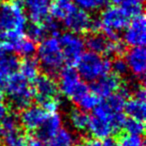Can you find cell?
Instances as JSON below:
<instances>
[{
	"instance_id": "cell-1",
	"label": "cell",
	"mask_w": 146,
	"mask_h": 146,
	"mask_svg": "<svg viewBox=\"0 0 146 146\" xmlns=\"http://www.w3.org/2000/svg\"><path fill=\"white\" fill-rule=\"evenodd\" d=\"M9 98V106L15 111H22L31 105L34 98V91L32 86L20 73H13L5 79L2 86Z\"/></svg>"
},
{
	"instance_id": "cell-2",
	"label": "cell",
	"mask_w": 146,
	"mask_h": 146,
	"mask_svg": "<svg viewBox=\"0 0 146 146\" xmlns=\"http://www.w3.org/2000/svg\"><path fill=\"white\" fill-rule=\"evenodd\" d=\"M38 63L42 66L46 74L53 77L58 75L64 62L60 43L56 37L45 38L37 47Z\"/></svg>"
},
{
	"instance_id": "cell-3",
	"label": "cell",
	"mask_w": 146,
	"mask_h": 146,
	"mask_svg": "<svg viewBox=\"0 0 146 146\" xmlns=\"http://www.w3.org/2000/svg\"><path fill=\"white\" fill-rule=\"evenodd\" d=\"M76 65L79 76L88 82L98 79L111 70V61L109 58L91 51L83 53Z\"/></svg>"
},
{
	"instance_id": "cell-4",
	"label": "cell",
	"mask_w": 146,
	"mask_h": 146,
	"mask_svg": "<svg viewBox=\"0 0 146 146\" xmlns=\"http://www.w3.org/2000/svg\"><path fill=\"white\" fill-rule=\"evenodd\" d=\"M101 30L110 41L120 40V31L124 30L129 24V17L121 7L109 6L101 12L99 18Z\"/></svg>"
},
{
	"instance_id": "cell-5",
	"label": "cell",
	"mask_w": 146,
	"mask_h": 146,
	"mask_svg": "<svg viewBox=\"0 0 146 146\" xmlns=\"http://www.w3.org/2000/svg\"><path fill=\"white\" fill-rule=\"evenodd\" d=\"M27 25V17L23 7L14 2L0 3V29L1 31H18L23 33Z\"/></svg>"
},
{
	"instance_id": "cell-6",
	"label": "cell",
	"mask_w": 146,
	"mask_h": 146,
	"mask_svg": "<svg viewBox=\"0 0 146 146\" xmlns=\"http://www.w3.org/2000/svg\"><path fill=\"white\" fill-rule=\"evenodd\" d=\"M34 97L39 105L52 100H60L59 87L55 79L48 74H39L33 81Z\"/></svg>"
},
{
	"instance_id": "cell-7",
	"label": "cell",
	"mask_w": 146,
	"mask_h": 146,
	"mask_svg": "<svg viewBox=\"0 0 146 146\" xmlns=\"http://www.w3.org/2000/svg\"><path fill=\"white\" fill-rule=\"evenodd\" d=\"M63 58L68 66L77 64L80 56L84 51V40L77 34L72 32L63 33L59 39Z\"/></svg>"
},
{
	"instance_id": "cell-8",
	"label": "cell",
	"mask_w": 146,
	"mask_h": 146,
	"mask_svg": "<svg viewBox=\"0 0 146 146\" xmlns=\"http://www.w3.org/2000/svg\"><path fill=\"white\" fill-rule=\"evenodd\" d=\"M145 16L139 14L133 17L124 32V43L131 47H142L146 42Z\"/></svg>"
},
{
	"instance_id": "cell-9",
	"label": "cell",
	"mask_w": 146,
	"mask_h": 146,
	"mask_svg": "<svg viewBox=\"0 0 146 146\" xmlns=\"http://www.w3.org/2000/svg\"><path fill=\"white\" fill-rule=\"evenodd\" d=\"M62 21L64 22V26L75 34H87L91 31L92 18L87 11L78 7L71 11Z\"/></svg>"
},
{
	"instance_id": "cell-10",
	"label": "cell",
	"mask_w": 146,
	"mask_h": 146,
	"mask_svg": "<svg viewBox=\"0 0 146 146\" xmlns=\"http://www.w3.org/2000/svg\"><path fill=\"white\" fill-rule=\"evenodd\" d=\"M122 85V79L115 73L109 72L98 79L92 81L89 89L98 97H108L113 94Z\"/></svg>"
},
{
	"instance_id": "cell-11",
	"label": "cell",
	"mask_w": 146,
	"mask_h": 146,
	"mask_svg": "<svg viewBox=\"0 0 146 146\" xmlns=\"http://www.w3.org/2000/svg\"><path fill=\"white\" fill-rule=\"evenodd\" d=\"M48 114L41 106H28L21 111L19 121L25 131L34 132L46 119Z\"/></svg>"
},
{
	"instance_id": "cell-12",
	"label": "cell",
	"mask_w": 146,
	"mask_h": 146,
	"mask_svg": "<svg viewBox=\"0 0 146 146\" xmlns=\"http://www.w3.org/2000/svg\"><path fill=\"white\" fill-rule=\"evenodd\" d=\"M126 63L128 68L134 76L144 81V75L146 71V51L144 46L132 47L125 52Z\"/></svg>"
},
{
	"instance_id": "cell-13",
	"label": "cell",
	"mask_w": 146,
	"mask_h": 146,
	"mask_svg": "<svg viewBox=\"0 0 146 146\" xmlns=\"http://www.w3.org/2000/svg\"><path fill=\"white\" fill-rule=\"evenodd\" d=\"M61 124H62V119L58 113L56 112L49 113L46 119L38 127V129L34 131L35 137L41 141H48L52 139L61 129Z\"/></svg>"
},
{
	"instance_id": "cell-14",
	"label": "cell",
	"mask_w": 146,
	"mask_h": 146,
	"mask_svg": "<svg viewBox=\"0 0 146 146\" xmlns=\"http://www.w3.org/2000/svg\"><path fill=\"white\" fill-rule=\"evenodd\" d=\"M59 91H61L65 96L69 98L72 92L75 90L78 84L81 82L80 76L77 70L73 66L67 65L59 71Z\"/></svg>"
},
{
	"instance_id": "cell-15",
	"label": "cell",
	"mask_w": 146,
	"mask_h": 146,
	"mask_svg": "<svg viewBox=\"0 0 146 146\" xmlns=\"http://www.w3.org/2000/svg\"><path fill=\"white\" fill-rule=\"evenodd\" d=\"M49 0H25L24 6L26 7L28 17L32 23L41 24L48 17Z\"/></svg>"
},
{
	"instance_id": "cell-16",
	"label": "cell",
	"mask_w": 146,
	"mask_h": 146,
	"mask_svg": "<svg viewBox=\"0 0 146 146\" xmlns=\"http://www.w3.org/2000/svg\"><path fill=\"white\" fill-rule=\"evenodd\" d=\"M20 59L13 54H5L0 56V88L2 89L4 81L8 76L19 69Z\"/></svg>"
},
{
	"instance_id": "cell-17",
	"label": "cell",
	"mask_w": 146,
	"mask_h": 146,
	"mask_svg": "<svg viewBox=\"0 0 146 146\" xmlns=\"http://www.w3.org/2000/svg\"><path fill=\"white\" fill-rule=\"evenodd\" d=\"M86 35L87 36L84 41V44L87 46L89 51L104 56L109 43V39L101 32H89Z\"/></svg>"
},
{
	"instance_id": "cell-18",
	"label": "cell",
	"mask_w": 146,
	"mask_h": 146,
	"mask_svg": "<svg viewBox=\"0 0 146 146\" xmlns=\"http://www.w3.org/2000/svg\"><path fill=\"white\" fill-rule=\"evenodd\" d=\"M87 128L96 139H105V138L109 137L110 134L113 132L109 122L100 119L94 115L89 117Z\"/></svg>"
},
{
	"instance_id": "cell-19",
	"label": "cell",
	"mask_w": 146,
	"mask_h": 146,
	"mask_svg": "<svg viewBox=\"0 0 146 146\" xmlns=\"http://www.w3.org/2000/svg\"><path fill=\"white\" fill-rule=\"evenodd\" d=\"M2 141L4 146H26L28 135L22 126L15 129L2 132Z\"/></svg>"
},
{
	"instance_id": "cell-20",
	"label": "cell",
	"mask_w": 146,
	"mask_h": 146,
	"mask_svg": "<svg viewBox=\"0 0 146 146\" xmlns=\"http://www.w3.org/2000/svg\"><path fill=\"white\" fill-rule=\"evenodd\" d=\"M19 69H20V74L27 81L33 82L35 78L39 75L38 60L33 56L24 57L22 60H20Z\"/></svg>"
},
{
	"instance_id": "cell-21",
	"label": "cell",
	"mask_w": 146,
	"mask_h": 146,
	"mask_svg": "<svg viewBox=\"0 0 146 146\" xmlns=\"http://www.w3.org/2000/svg\"><path fill=\"white\" fill-rule=\"evenodd\" d=\"M11 47H12V51H15L19 55H23L24 57L33 56L37 48L36 43L27 36H24V34L19 36L11 44Z\"/></svg>"
},
{
	"instance_id": "cell-22",
	"label": "cell",
	"mask_w": 146,
	"mask_h": 146,
	"mask_svg": "<svg viewBox=\"0 0 146 146\" xmlns=\"http://www.w3.org/2000/svg\"><path fill=\"white\" fill-rule=\"evenodd\" d=\"M124 109H125L126 114L129 115L131 118L144 122L146 110L145 101H142V100L131 97L127 102H125Z\"/></svg>"
},
{
	"instance_id": "cell-23",
	"label": "cell",
	"mask_w": 146,
	"mask_h": 146,
	"mask_svg": "<svg viewBox=\"0 0 146 146\" xmlns=\"http://www.w3.org/2000/svg\"><path fill=\"white\" fill-rule=\"evenodd\" d=\"M69 120L75 129L78 131H84L87 129L89 115L80 108L73 107L69 112Z\"/></svg>"
},
{
	"instance_id": "cell-24",
	"label": "cell",
	"mask_w": 146,
	"mask_h": 146,
	"mask_svg": "<svg viewBox=\"0 0 146 146\" xmlns=\"http://www.w3.org/2000/svg\"><path fill=\"white\" fill-rule=\"evenodd\" d=\"M76 8V5L71 3V1H59L56 2L50 7L49 12L51 14V17L56 20H63L71 11H73Z\"/></svg>"
},
{
	"instance_id": "cell-25",
	"label": "cell",
	"mask_w": 146,
	"mask_h": 146,
	"mask_svg": "<svg viewBox=\"0 0 146 146\" xmlns=\"http://www.w3.org/2000/svg\"><path fill=\"white\" fill-rule=\"evenodd\" d=\"M116 146H144L142 136L129 134L126 132H118L115 134Z\"/></svg>"
},
{
	"instance_id": "cell-26",
	"label": "cell",
	"mask_w": 146,
	"mask_h": 146,
	"mask_svg": "<svg viewBox=\"0 0 146 146\" xmlns=\"http://www.w3.org/2000/svg\"><path fill=\"white\" fill-rule=\"evenodd\" d=\"M121 9L128 17H135L143 13V5L141 0H121Z\"/></svg>"
},
{
	"instance_id": "cell-27",
	"label": "cell",
	"mask_w": 146,
	"mask_h": 146,
	"mask_svg": "<svg viewBox=\"0 0 146 146\" xmlns=\"http://www.w3.org/2000/svg\"><path fill=\"white\" fill-rule=\"evenodd\" d=\"M74 2L76 7L84 11L99 10L109 4L108 0H74Z\"/></svg>"
},
{
	"instance_id": "cell-28",
	"label": "cell",
	"mask_w": 146,
	"mask_h": 146,
	"mask_svg": "<svg viewBox=\"0 0 146 146\" xmlns=\"http://www.w3.org/2000/svg\"><path fill=\"white\" fill-rule=\"evenodd\" d=\"M27 37L33 40L35 43L41 42L46 38V31L42 24H37V23H32L27 26Z\"/></svg>"
},
{
	"instance_id": "cell-29",
	"label": "cell",
	"mask_w": 146,
	"mask_h": 146,
	"mask_svg": "<svg viewBox=\"0 0 146 146\" xmlns=\"http://www.w3.org/2000/svg\"><path fill=\"white\" fill-rule=\"evenodd\" d=\"M123 129L126 131V133L142 136L144 133V122L131 117L126 118L123 124Z\"/></svg>"
},
{
	"instance_id": "cell-30",
	"label": "cell",
	"mask_w": 146,
	"mask_h": 146,
	"mask_svg": "<svg viewBox=\"0 0 146 146\" xmlns=\"http://www.w3.org/2000/svg\"><path fill=\"white\" fill-rule=\"evenodd\" d=\"M100 99L97 95H95L92 92H88L79 102H78L77 106L80 108L81 110H92L96 107V106L99 104Z\"/></svg>"
},
{
	"instance_id": "cell-31",
	"label": "cell",
	"mask_w": 146,
	"mask_h": 146,
	"mask_svg": "<svg viewBox=\"0 0 146 146\" xmlns=\"http://www.w3.org/2000/svg\"><path fill=\"white\" fill-rule=\"evenodd\" d=\"M113 59L114 61L111 62V69L113 70V73H115L120 78L127 75L129 68H128L125 59H123V57H116Z\"/></svg>"
},
{
	"instance_id": "cell-32",
	"label": "cell",
	"mask_w": 146,
	"mask_h": 146,
	"mask_svg": "<svg viewBox=\"0 0 146 146\" xmlns=\"http://www.w3.org/2000/svg\"><path fill=\"white\" fill-rule=\"evenodd\" d=\"M41 24L43 25L47 34H50L53 37H56L60 35V25L52 17L48 16Z\"/></svg>"
},
{
	"instance_id": "cell-33",
	"label": "cell",
	"mask_w": 146,
	"mask_h": 146,
	"mask_svg": "<svg viewBox=\"0 0 146 146\" xmlns=\"http://www.w3.org/2000/svg\"><path fill=\"white\" fill-rule=\"evenodd\" d=\"M76 146H103L99 139H90V138H81Z\"/></svg>"
},
{
	"instance_id": "cell-34",
	"label": "cell",
	"mask_w": 146,
	"mask_h": 146,
	"mask_svg": "<svg viewBox=\"0 0 146 146\" xmlns=\"http://www.w3.org/2000/svg\"><path fill=\"white\" fill-rule=\"evenodd\" d=\"M5 53H7V52H6V50H5V48H4V45H3L2 42H0V56H1V55H3V54H5Z\"/></svg>"
},
{
	"instance_id": "cell-35",
	"label": "cell",
	"mask_w": 146,
	"mask_h": 146,
	"mask_svg": "<svg viewBox=\"0 0 146 146\" xmlns=\"http://www.w3.org/2000/svg\"><path fill=\"white\" fill-rule=\"evenodd\" d=\"M3 99H4V92H3V90L0 88V102L3 101Z\"/></svg>"
},
{
	"instance_id": "cell-36",
	"label": "cell",
	"mask_w": 146,
	"mask_h": 146,
	"mask_svg": "<svg viewBox=\"0 0 146 146\" xmlns=\"http://www.w3.org/2000/svg\"><path fill=\"white\" fill-rule=\"evenodd\" d=\"M120 1L121 0H108V2H111V3H113V4H118V3H120Z\"/></svg>"
},
{
	"instance_id": "cell-37",
	"label": "cell",
	"mask_w": 146,
	"mask_h": 146,
	"mask_svg": "<svg viewBox=\"0 0 146 146\" xmlns=\"http://www.w3.org/2000/svg\"><path fill=\"white\" fill-rule=\"evenodd\" d=\"M2 142V133H1V129H0V144Z\"/></svg>"
},
{
	"instance_id": "cell-38",
	"label": "cell",
	"mask_w": 146,
	"mask_h": 146,
	"mask_svg": "<svg viewBox=\"0 0 146 146\" xmlns=\"http://www.w3.org/2000/svg\"><path fill=\"white\" fill-rule=\"evenodd\" d=\"M7 0H0V3H3V2H6Z\"/></svg>"
},
{
	"instance_id": "cell-39",
	"label": "cell",
	"mask_w": 146,
	"mask_h": 146,
	"mask_svg": "<svg viewBox=\"0 0 146 146\" xmlns=\"http://www.w3.org/2000/svg\"><path fill=\"white\" fill-rule=\"evenodd\" d=\"M59 1H71V0H59Z\"/></svg>"
},
{
	"instance_id": "cell-40",
	"label": "cell",
	"mask_w": 146,
	"mask_h": 146,
	"mask_svg": "<svg viewBox=\"0 0 146 146\" xmlns=\"http://www.w3.org/2000/svg\"><path fill=\"white\" fill-rule=\"evenodd\" d=\"M141 1H142V0H141Z\"/></svg>"
}]
</instances>
